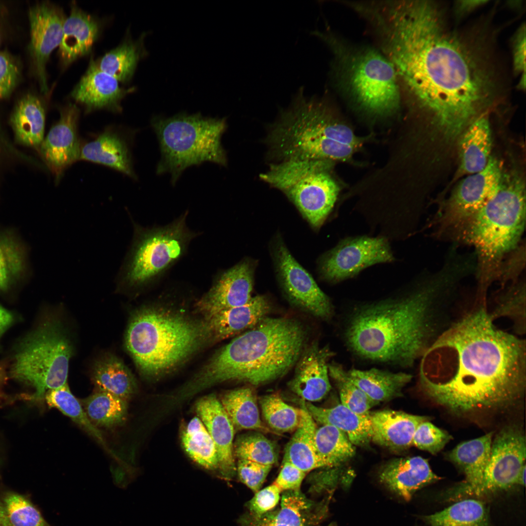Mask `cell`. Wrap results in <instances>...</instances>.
<instances>
[{
  "label": "cell",
  "mask_w": 526,
  "mask_h": 526,
  "mask_svg": "<svg viewBox=\"0 0 526 526\" xmlns=\"http://www.w3.org/2000/svg\"><path fill=\"white\" fill-rule=\"evenodd\" d=\"M499 161L490 156L485 168L457 185L431 224L439 237L453 238L462 226L498 191L503 172Z\"/></svg>",
  "instance_id": "13"
},
{
  "label": "cell",
  "mask_w": 526,
  "mask_h": 526,
  "mask_svg": "<svg viewBox=\"0 0 526 526\" xmlns=\"http://www.w3.org/2000/svg\"><path fill=\"white\" fill-rule=\"evenodd\" d=\"M188 215L163 226L143 227L133 222L132 241L118 275L122 284L136 288L151 283L185 255L198 235L187 226Z\"/></svg>",
  "instance_id": "10"
},
{
  "label": "cell",
  "mask_w": 526,
  "mask_h": 526,
  "mask_svg": "<svg viewBox=\"0 0 526 526\" xmlns=\"http://www.w3.org/2000/svg\"><path fill=\"white\" fill-rule=\"evenodd\" d=\"M79 110L73 103L60 109V118L52 126L39 147L44 161L58 181L65 170L80 160L81 146L77 125Z\"/></svg>",
  "instance_id": "19"
},
{
  "label": "cell",
  "mask_w": 526,
  "mask_h": 526,
  "mask_svg": "<svg viewBox=\"0 0 526 526\" xmlns=\"http://www.w3.org/2000/svg\"><path fill=\"white\" fill-rule=\"evenodd\" d=\"M316 35L332 51L342 85L358 103L377 113L397 109L399 81L394 66L382 52L348 45L331 33L317 32Z\"/></svg>",
  "instance_id": "9"
},
{
  "label": "cell",
  "mask_w": 526,
  "mask_h": 526,
  "mask_svg": "<svg viewBox=\"0 0 526 526\" xmlns=\"http://www.w3.org/2000/svg\"><path fill=\"white\" fill-rule=\"evenodd\" d=\"M0 526H51L27 497L9 492L0 498Z\"/></svg>",
  "instance_id": "42"
},
{
  "label": "cell",
  "mask_w": 526,
  "mask_h": 526,
  "mask_svg": "<svg viewBox=\"0 0 526 526\" xmlns=\"http://www.w3.org/2000/svg\"><path fill=\"white\" fill-rule=\"evenodd\" d=\"M161 152L158 174L168 173L172 184L188 168L205 162L227 164L221 138L226 129L225 118L181 113L151 120Z\"/></svg>",
  "instance_id": "8"
},
{
  "label": "cell",
  "mask_w": 526,
  "mask_h": 526,
  "mask_svg": "<svg viewBox=\"0 0 526 526\" xmlns=\"http://www.w3.org/2000/svg\"><path fill=\"white\" fill-rule=\"evenodd\" d=\"M145 33L137 39L129 38L95 61L100 69L126 83L132 78L139 61L148 55L144 46Z\"/></svg>",
  "instance_id": "34"
},
{
  "label": "cell",
  "mask_w": 526,
  "mask_h": 526,
  "mask_svg": "<svg viewBox=\"0 0 526 526\" xmlns=\"http://www.w3.org/2000/svg\"><path fill=\"white\" fill-rule=\"evenodd\" d=\"M332 161L289 160L272 164L261 179L282 191L314 227L332 211L339 187L331 174Z\"/></svg>",
  "instance_id": "11"
},
{
  "label": "cell",
  "mask_w": 526,
  "mask_h": 526,
  "mask_svg": "<svg viewBox=\"0 0 526 526\" xmlns=\"http://www.w3.org/2000/svg\"><path fill=\"white\" fill-rule=\"evenodd\" d=\"M305 405L314 421L340 430L354 445L364 446L371 441L369 413H356L341 404L330 408L316 406L309 402Z\"/></svg>",
  "instance_id": "31"
},
{
  "label": "cell",
  "mask_w": 526,
  "mask_h": 526,
  "mask_svg": "<svg viewBox=\"0 0 526 526\" xmlns=\"http://www.w3.org/2000/svg\"><path fill=\"white\" fill-rule=\"evenodd\" d=\"M301 87L289 108L273 125L267 141L272 158L346 161L362 139L338 121L323 100L303 95Z\"/></svg>",
  "instance_id": "5"
},
{
  "label": "cell",
  "mask_w": 526,
  "mask_h": 526,
  "mask_svg": "<svg viewBox=\"0 0 526 526\" xmlns=\"http://www.w3.org/2000/svg\"><path fill=\"white\" fill-rule=\"evenodd\" d=\"M493 319L484 306L476 309L438 336L421 357V389L455 414L510 409L525 394V341Z\"/></svg>",
  "instance_id": "2"
},
{
  "label": "cell",
  "mask_w": 526,
  "mask_h": 526,
  "mask_svg": "<svg viewBox=\"0 0 526 526\" xmlns=\"http://www.w3.org/2000/svg\"><path fill=\"white\" fill-rule=\"evenodd\" d=\"M493 432L463 442L448 454L449 460L457 466L465 475V480L453 490V497L473 496L480 485L487 466Z\"/></svg>",
  "instance_id": "25"
},
{
  "label": "cell",
  "mask_w": 526,
  "mask_h": 526,
  "mask_svg": "<svg viewBox=\"0 0 526 526\" xmlns=\"http://www.w3.org/2000/svg\"><path fill=\"white\" fill-rule=\"evenodd\" d=\"M369 417L371 441L396 451L410 447L418 426L430 419L428 416L392 410L370 412Z\"/></svg>",
  "instance_id": "26"
},
{
  "label": "cell",
  "mask_w": 526,
  "mask_h": 526,
  "mask_svg": "<svg viewBox=\"0 0 526 526\" xmlns=\"http://www.w3.org/2000/svg\"><path fill=\"white\" fill-rule=\"evenodd\" d=\"M463 279L461 267L446 259L435 271L417 276L403 294L362 307L347 326L348 346L364 358L412 365L437 338L439 302Z\"/></svg>",
  "instance_id": "3"
},
{
  "label": "cell",
  "mask_w": 526,
  "mask_h": 526,
  "mask_svg": "<svg viewBox=\"0 0 526 526\" xmlns=\"http://www.w3.org/2000/svg\"><path fill=\"white\" fill-rule=\"evenodd\" d=\"M83 403L85 412L95 426L111 428L122 425L126 420L127 400L114 395L97 391Z\"/></svg>",
  "instance_id": "41"
},
{
  "label": "cell",
  "mask_w": 526,
  "mask_h": 526,
  "mask_svg": "<svg viewBox=\"0 0 526 526\" xmlns=\"http://www.w3.org/2000/svg\"><path fill=\"white\" fill-rule=\"evenodd\" d=\"M314 443L317 454L324 467L339 466L353 457L356 452L355 445L347 435L329 425L317 428Z\"/></svg>",
  "instance_id": "38"
},
{
  "label": "cell",
  "mask_w": 526,
  "mask_h": 526,
  "mask_svg": "<svg viewBox=\"0 0 526 526\" xmlns=\"http://www.w3.org/2000/svg\"><path fill=\"white\" fill-rule=\"evenodd\" d=\"M73 346L58 322L47 321L20 343L11 370L12 377L35 389L31 398L67 383Z\"/></svg>",
  "instance_id": "12"
},
{
  "label": "cell",
  "mask_w": 526,
  "mask_h": 526,
  "mask_svg": "<svg viewBox=\"0 0 526 526\" xmlns=\"http://www.w3.org/2000/svg\"><path fill=\"white\" fill-rule=\"evenodd\" d=\"M19 63L6 51L0 52V100L8 97L19 80Z\"/></svg>",
  "instance_id": "49"
},
{
  "label": "cell",
  "mask_w": 526,
  "mask_h": 526,
  "mask_svg": "<svg viewBox=\"0 0 526 526\" xmlns=\"http://www.w3.org/2000/svg\"><path fill=\"white\" fill-rule=\"evenodd\" d=\"M329 526H337L335 524H331Z\"/></svg>",
  "instance_id": "59"
},
{
  "label": "cell",
  "mask_w": 526,
  "mask_h": 526,
  "mask_svg": "<svg viewBox=\"0 0 526 526\" xmlns=\"http://www.w3.org/2000/svg\"><path fill=\"white\" fill-rule=\"evenodd\" d=\"M282 492L274 483L260 489L246 504L248 513L258 517L272 510L279 503Z\"/></svg>",
  "instance_id": "51"
},
{
  "label": "cell",
  "mask_w": 526,
  "mask_h": 526,
  "mask_svg": "<svg viewBox=\"0 0 526 526\" xmlns=\"http://www.w3.org/2000/svg\"><path fill=\"white\" fill-rule=\"evenodd\" d=\"M6 379V374L4 366L0 364V388Z\"/></svg>",
  "instance_id": "58"
},
{
  "label": "cell",
  "mask_w": 526,
  "mask_h": 526,
  "mask_svg": "<svg viewBox=\"0 0 526 526\" xmlns=\"http://www.w3.org/2000/svg\"><path fill=\"white\" fill-rule=\"evenodd\" d=\"M270 308L266 298L258 295L244 305L213 315L204 321L210 340H222L253 328L266 317Z\"/></svg>",
  "instance_id": "27"
},
{
  "label": "cell",
  "mask_w": 526,
  "mask_h": 526,
  "mask_svg": "<svg viewBox=\"0 0 526 526\" xmlns=\"http://www.w3.org/2000/svg\"><path fill=\"white\" fill-rule=\"evenodd\" d=\"M489 1L484 0H457L453 6L454 16L457 19L463 18L479 7L486 4Z\"/></svg>",
  "instance_id": "55"
},
{
  "label": "cell",
  "mask_w": 526,
  "mask_h": 526,
  "mask_svg": "<svg viewBox=\"0 0 526 526\" xmlns=\"http://www.w3.org/2000/svg\"><path fill=\"white\" fill-rule=\"evenodd\" d=\"M526 223V188L517 173L503 174L496 195L462 226L455 243L472 246L477 260L479 288L487 290L501 275L503 261L516 249Z\"/></svg>",
  "instance_id": "6"
},
{
  "label": "cell",
  "mask_w": 526,
  "mask_h": 526,
  "mask_svg": "<svg viewBox=\"0 0 526 526\" xmlns=\"http://www.w3.org/2000/svg\"><path fill=\"white\" fill-rule=\"evenodd\" d=\"M181 441L188 455L203 468L218 469V459L215 444L200 418L195 417L182 433Z\"/></svg>",
  "instance_id": "39"
},
{
  "label": "cell",
  "mask_w": 526,
  "mask_h": 526,
  "mask_svg": "<svg viewBox=\"0 0 526 526\" xmlns=\"http://www.w3.org/2000/svg\"><path fill=\"white\" fill-rule=\"evenodd\" d=\"M253 265L244 260L215 276L213 282L196 303L206 319L223 310L248 303L252 299Z\"/></svg>",
  "instance_id": "18"
},
{
  "label": "cell",
  "mask_w": 526,
  "mask_h": 526,
  "mask_svg": "<svg viewBox=\"0 0 526 526\" xmlns=\"http://www.w3.org/2000/svg\"><path fill=\"white\" fill-rule=\"evenodd\" d=\"M326 506L308 499L301 490L283 493L281 507L271 512L276 519L291 526H314L322 518Z\"/></svg>",
  "instance_id": "37"
},
{
  "label": "cell",
  "mask_w": 526,
  "mask_h": 526,
  "mask_svg": "<svg viewBox=\"0 0 526 526\" xmlns=\"http://www.w3.org/2000/svg\"><path fill=\"white\" fill-rule=\"evenodd\" d=\"M424 518L431 526H491L485 506L471 499L460 500Z\"/></svg>",
  "instance_id": "40"
},
{
  "label": "cell",
  "mask_w": 526,
  "mask_h": 526,
  "mask_svg": "<svg viewBox=\"0 0 526 526\" xmlns=\"http://www.w3.org/2000/svg\"><path fill=\"white\" fill-rule=\"evenodd\" d=\"M234 430L267 431L260 419L256 396L249 387L227 392L220 401Z\"/></svg>",
  "instance_id": "36"
},
{
  "label": "cell",
  "mask_w": 526,
  "mask_h": 526,
  "mask_svg": "<svg viewBox=\"0 0 526 526\" xmlns=\"http://www.w3.org/2000/svg\"><path fill=\"white\" fill-rule=\"evenodd\" d=\"M374 31L399 83L447 139L459 136L503 90L487 36L451 26L436 1H394Z\"/></svg>",
  "instance_id": "1"
},
{
  "label": "cell",
  "mask_w": 526,
  "mask_h": 526,
  "mask_svg": "<svg viewBox=\"0 0 526 526\" xmlns=\"http://www.w3.org/2000/svg\"><path fill=\"white\" fill-rule=\"evenodd\" d=\"M13 320L12 314L0 305V336L11 324Z\"/></svg>",
  "instance_id": "56"
},
{
  "label": "cell",
  "mask_w": 526,
  "mask_h": 526,
  "mask_svg": "<svg viewBox=\"0 0 526 526\" xmlns=\"http://www.w3.org/2000/svg\"><path fill=\"white\" fill-rule=\"evenodd\" d=\"M302 401V419L285 447L283 461L291 463L307 473L325 467L315 446L314 434L317 429L315 422L308 413L304 401Z\"/></svg>",
  "instance_id": "33"
},
{
  "label": "cell",
  "mask_w": 526,
  "mask_h": 526,
  "mask_svg": "<svg viewBox=\"0 0 526 526\" xmlns=\"http://www.w3.org/2000/svg\"><path fill=\"white\" fill-rule=\"evenodd\" d=\"M272 467L250 461L238 460L236 472L241 482L255 493L260 489Z\"/></svg>",
  "instance_id": "50"
},
{
  "label": "cell",
  "mask_w": 526,
  "mask_h": 526,
  "mask_svg": "<svg viewBox=\"0 0 526 526\" xmlns=\"http://www.w3.org/2000/svg\"><path fill=\"white\" fill-rule=\"evenodd\" d=\"M80 159L105 165L136 179L127 144L113 130L105 131L81 146Z\"/></svg>",
  "instance_id": "30"
},
{
  "label": "cell",
  "mask_w": 526,
  "mask_h": 526,
  "mask_svg": "<svg viewBox=\"0 0 526 526\" xmlns=\"http://www.w3.org/2000/svg\"><path fill=\"white\" fill-rule=\"evenodd\" d=\"M329 375L338 390L341 404L359 414H367L379 403L369 397L349 377L347 371L339 364H329Z\"/></svg>",
  "instance_id": "46"
},
{
  "label": "cell",
  "mask_w": 526,
  "mask_h": 526,
  "mask_svg": "<svg viewBox=\"0 0 526 526\" xmlns=\"http://www.w3.org/2000/svg\"><path fill=\"white\" fill-rule=\"evenodd\" d=\"M512 66L514 74L526 76V25L522 24L512 40Z\"/></svg>",
  "instance_id": "53"
},
{
  "label": "cell",
  "mask_w": 526,
  "mask_h": 526,
  "mask_svg": "<svg viewBox=\"0 0 526 526\" xmlns=\"http://www.w3.org/2000/svg\"><path fill=\"white\" fill-rule=\"evenodd\" d=\"M526 456V436L522 430L514 425L504 427L492 441L483 479L473 495L494 493L518 484Z\"/></svg>",
  "instance_id": "15"
},
{
  "label": "cell",
  "mask_w": 526,
  "mask_h": 526,
  "mask_svg": "<svg viewBox=\"0 0 526 526\" xmlns=\"http://www.w3.org/2000/svg\"><path fill=\"white\" fill-rule=\"evenodd\" d=\"M352 381L373 400L380 402L401 396L412 376L403 372L392 373L376 368L347 371Z\"/></svg>",
  "instance_id": "32"
},
{
  "label": "cell",
  "mask_w": 526,
  "mask_h": 526,
  "mask_svg": "<svg viewBox=\"0 0 526 526\" xmlns=\"http://www.w3.org/2000/svg\"><path fill=\"white\" fill-rule=\"evenodd\" d=\"M45 110L43 102L34 94H27L17 102L10 118L16 142L38 148L44 139Z\"/></svg>",
  "instance_id": "29"
},
{
  "label": "cell",
  "mask_w": 526,
  "mask_h": 526,
  "mask_svg": "<svg viewBox=\"0 0 526 526\" xmlns=\"http://www.w3.org/2000/svg\"><path fill=\"white\" fill-rule=\"evenodd\" d=\"M526 481V465L523 467L521 470L518 480V484L522 486L525 485Z\"/></svg>",
  "instance_id": "57"
},
{
  "label": "cell",
  "mask_w": 526,
  "mask_h": 526,
  "mask_svg": "<svg viewBox=\"0 0 526 526\" xmlns=\"http://www.w3.org/2000/svg\"><path fill=\"white\" fill-rule=\"evenodd\" d=\"M119 81L103 71L92 58L89 66L71 93V96L87 112L99 109L120 112L121 101L134 88L120 87Z\"/></svg>",
  "instance_id": "22"
},
{
  "label": "cell",
  "mask_w": 526,
  "mask_h": 526,
  "mask_svg": "<svg viewBox=\"0 0 526 526\" xmlns=\"http://www.w3.org/2000/svg\"><path fill=\"white\" fill-rule=\"evenodd\" d=\"M306 473L291 463L283 461L281 470L274 483L282 491H299Z\"/></svg>",
  "instance_id": "52"
},
{
  "label": "cell",
  "mask_w": 526,
  "mask_h": 526,
  "mask_svg": "<svg viewBox=\"0 0 526 526\" xmlns=\"http://www.w3.org/2000/svg\"><path fill=\"white\" fill-rule=\"evenodd\" d=\"M196 411L212 438L217 452L218 470L227 481L236 473L234 460V428L220 401L214 394L199 399Z\"/></svg>",
  "instance_id": "21"
},
{
  "label": "cell",
  "mask_w": 526,
  "mask_h": 526,
  "mask_svg": "<svg viewBox=\"0 0 526 526\" xmlns=\"http://www.w3.org/2000/svg\"><path fill=\"white\" fill-rule=\"evenodd\" d=\"M30 51L40 90L48 94L46 66L53 50L61 42L65 16L61 8L48 2L32 6L29 11Z\"/></svg>",
  "instance_id": "17"
},
{
  "label": "cell",
  "mask_w": 526,
  "mask_h": 526,
  "mask_svg": "<svg viewBox=\"0 0 526 526\" xmlns=\"http://www.w3.org/2000/svg\"><path fill=\"white\" fill-rule=\"evenodd\" d=\"M238 524L239 526H291L276 519L271 511L258 517L245 513L239 519Z\"/></svg>",
  "instance_id": "54"
},
{
  "label": "cell",
  "mask_w": 526,
  "mask_h": 526,
  "mask_svg": "<svg viewBox=\"0 0 526 526\" xmlns=\"http://www.w3.org/2000/svg\"><path fill=\"white\" fill-rule=\"evenodd\" d=\"M100 26L92 16L72 4L65 19L62 38L59 46L61 67L66 68L78 58L90 54L99 35Z\"/></svg>",
  "instance_id": "24"
},
{
  "label": "cell",
  "mask_w": 526,
  "mask_h": 526,
  "mask_svg": "<svg viewBox=\"0 0 526 526\" xmlns=\"http://www.w3.org/2000/svg\"><path fill=\"white\" fill-rule=\"evenodd\" d=\"M307 332L298 320L265 317L221 348L182 389L188 397L221 382L259 386L285 375L306 346Z\"/></svg>",
  "instance_id": "4"
},
{
  "label": "cell",
  "mask_w": 526,
  "mask_h": 526,
  "mask_svg": "<svg viewBox=\"0 0 526 526\" xmlns=\"http://www.w3.org/2000/svg\"><path fill=\"white\" fill-rule=\"evenodd\" d=\"M380 482L406 501L424 486L440 478L432 470L427 459L419 456L394 459L380 470Z\"/></svg>",
  "instance_id": "23"
},
{
  "label": "cell",
  "mask_w": 526,
  "mask_h": 526,
  "mask_svg": "<svg viewBox=\"0 0 526 526\" xmlns=\"http://www.w3.org/2000/svg\"><path fill=\"white\" fill-rule=\"evenodd\" d=\"M334 353L314 342L305 346L297 361L289 389L304 401H318L330 392L329 361Z\"/></svg>",
  "instance_id": "20"
},
{
  "label": "cell",
  "mask_w": 526,
  "mask_h": 526,
  "mask_svg": "<svg viewBox=\"0 0 526 526\" xmlns=\"http://www.w3.org/2000/svg\"><path fill=\"white\" fill-rule=\"evenodd\" d=\"M451 439L452 436L447 432L426 421L417 427L413 437L412 445L435 454Z\"/></svg>",
  "instance_id": "48"
},
{
  "label": "cell",
  "mask_w": 526,
  "mask_h": 526,
  "mask_svg": "<svg viewBox=\"0 0 526 526\" xmlns=\"http://www.w3.org/2000/svg\"><path fill=\"white\" fill-rule=\"evenodd\" d=\"M262 414L273 430L280 432L295 431L299 426L303 410L285 403L276 394L265 395L260 399Z\"/></svg>",
  "instance_id": "44"
},
{
  "label": "cell",
  "mask_w": 526,
  "mask_h": 526,
  "mask_svg": "<svg viewBox=\"0 0 526 526\" xmlns=\"http://www.w3.org/2000/svg\"><path fill=\"white\" fill-rule=\"evenodd\" d=\"M26 269L23 244L12 234L0 232V291L7 290Z\"/></svg>",
  "instance_id": "43"
},
{
  "label": "cell",
  "mask_w": 526,
  "mask_h": 526,
  "mask_svg": "<svg viewBox=\"0 0 526 526\" xmlns=\"http://www.w3.org/2000/svg\"><path fill=\"white\" fill-rule=\"evenodd\" d=\"M45 397L50 407L58 409L99 442L106 446L100 432L89 419L82 405L71 392L67 383L59 388L48 391Z\"/></svg>",
  "instance_id": "45"
},
{
  "label": "cell",
  "mask_w": 526,
  "mask_h": 526,
  "mask_svg": "<svg viewBox=\"0 0 526 526\" xmlns=\"http://www.w3.org/2000/svg\"><path fill=\"white\" fill-rule=\"evenodd\" d=\"M0 40H1V31H0Z\"/></svg>",
  "instance_id": "60"
},
{
  "label": "cell",
  "mask_w": 526,
  "mask_h": 526,
  "mask_svg": "<svg viewBox=\"0 0 526 526\" xmlns=\"http://www.w3.org/2000/svg\"><path fill=\"white\" fill-rule=\"evenodd\" d=\"M208 340L205 322L197 323L178 312L154 307L135 313L125 336L128 351L141 373L149 378L175 369Z\"/></svg>",
  "instance_id": "7"
},
{
  "label": "cell",
  "mask_w": 526,
  "mask_h": 526,
  "mask_svg": "<svg viewBox=\"0 0 526 526\" xmlns=\"http://www.w3.org/2000/svg\"><path fill=\"white\" fill-rule=\"evenodd\" d=\"M460 171L471 174L483 169L490 157L492 136L487 114L476 117L460 134Z\"/></svg>",
  "instance_id": "28"
},
{
  "label": "cell",
  "mask_w": 526,
  "mask_h": 526,
  "mask_svg": "<svg viewBox=\"0 0 526 526\" xmlns=\"http://www.w3.org/2000/svg\"><path fill=\"white\" fill-rule=\"evenodd\" d=\"M275 257L280 281L288 300L316 317L329 318L332 312L329 298L281 241L276 244Z\"/></svg>",
  "instance_id": "16"
},
{
  "label": "cell",
  "mask_w": 526,
  "mask_h": 526,
  "mask_svg": "<svg viewBox=\"0 0 526 526\" xmlns=\"http://www.w3.org/2000/svg\"><path fill=\"white\" fill-rule=\"evenodd\" d=\"M390 241L378 235L343 238L320 257L319 270L324 281L337 283L354 278L376 264L395 261Z\"/></svg>",
  "instance_id": "14"
},
{
  "label": "cell",
  "mask_w": 526,
  "mask_h": 526,
  "mask_svg": "<svg viewBox=\"0 0 526 526\" xmlns=\"http://www.w3.org/2000/svg\"><path fill=\"white\" fill-rule=\"evenodd\" d=\"M93 378L97 391L126 400L136 391V381L131 372L120 359L114 356H108L96 363Z\"/></svg>",
  "instance_id": "35"
},
{
  "label": "cell",
  "mask_w": 526,
  "mask_h": 526,
  "mask_svg": "<svg viewBox=\"0 0 526 526\" xmlns=\"http://www.w3.org/2000/svg\"><path fill=\"white\" fill-rule=\"evenodd\" d=\"M234 454L238 460L250 461L273 466L278 461L274 443L262 434L251 433L239 436L234 444Z\"/></svg>",
  "instance_id": "47"
}]
</instances>
